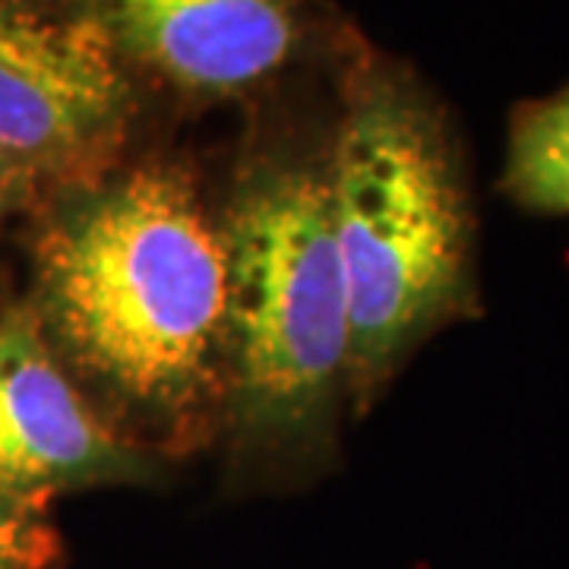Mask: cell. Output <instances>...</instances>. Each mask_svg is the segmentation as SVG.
Here are the masks:
<instances>
[{
  "label": "cell",
  "instance_id": "1",
  "mask_svg": "<svg viewBox=\"0 0 569 569\" xmlns=\"http://www.w3.org/2000/svg\"><path fill=\"white\" fill-rule=\"evenodd\" d=\"M39 320L77 370L181 425L219 392L224 241L190 171L146 162L73 190L36 238Z\"/></svg>",
  "mask_w": 569,
  "mask_h": 569
},
{
  "label": "cell",
  "instance_id": "2",
  "mask_svg": "<svg viewBox=\"0 0 569 569\" xmlns=\"http://www.w3.org/2000/svg\"><path fill=\"white\" fill-rule=\"evenodd\" d=\"M326 178L348 295L346 380L367 399L471 307V203L437 108L389 70L351 82Z\"/></svg>",
  "mask_w": 569,
  "mask_h": 569
},
{
  "label": "cell",
  "instance_id": "3",
  "mask_svg": "<svg viewBox=\"0 0 569 569\" xmlns=\"http://www.w3.org/2000/svg\"><path fill=\"white\" fill-rule=\"evenodd\" d=\"M224 365L257 440L320 425L348 370V295L329 178L295 159L247 171L222 224Z\"/></svg>",
  "mask_w": 569,
  "mask_h": 569
},
{
  "label": "cell",
  "instance_id": "4",
  "mask_svg": "<svg viewBox=\"0 0 569 569\" xmlns=\"http://www.w3.org/2000/svg\"><path fill=\"white\" fill-rule=\"evenodd\" d=\"M137 114L130 67L99 22L0 0V149L44 178H89Z\"/></svg>",
  "mask_w": 569,
  "mask_h": 569
},
{
  "label": "cell",
  "instance_id": "5",
  "mask_svg": "<svg viewBox=\"0 0 569 569\" xmlns=\"http://www.w3.org/2000/svg\"><path fill=\"white\" fill-rule=\"evenodd\" d=\"M140 67L183 96L231 99L272 80L295 58V0H70Z\"/></svg>",
  "mask_w": 569,
  "mask_h": 569
},
{
  "label": "cell",
  "instance_id": "6",
  "mask_svg": "<svg viewBox=\"0 0 569 569\" xmlns=\"http://www.w3.org/2000/svg\"><path fill=\"white\" fill-rule=\"evenodd\" d=\"M146 459L104 427L48 346L32 307L0 317V488L54 497L63 488L137 481Z\"/></svg>",
  "mask_w": 569,
  "mask_h": 569
},
{
  "label": "cell",
  "instance_id": "7",
  "mask_svg": "<svg viewBox=\"0 0 569 569\" xmlns=\"http://www.w3.org/2000/svg\"><path fill=\"white\" fill-rule=\"evenodd\" d=\"M503 187L526 209L569 216V86L516 114Z\"/></svg>",
  "mask_w": 569,
  "mask_h": 569
},
{
  "label": "cell",
  "instance_id": "8",
  "mask_svg": "<svg viewBox=\"0 0 569 569\" xmlns=\"http://www.w3.org/2000/svg\"><path fill=\"white\" fill-rule=\"evenodd\" d=\"M51 500L0 488V569H54L61 535L51 522Z\"/></svg>",
  "mask_w": 569,
  "mask_h": 569
},
{
  "label": "cell",
  "instance_id": "9",
  "mask_svg": "<svg viewBox=\"0 0 569 569\" xmlns=\"http://www.w3.org/2000/svg\"><path fill=\"white\" fill-rule=\"evenodd\" d=\"M39 174L13 159L7 149H0V222H7L17 209L29 203L39 190Z\"/></svg>",
  "mask_w": 569,
  "mask_h": 569
}]
</instances>
